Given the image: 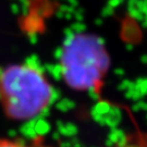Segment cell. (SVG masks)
Instances as JSON below:
<instances>
[{"instance_id": "obj_1", "label": "cell", "mask_w": 147, "mask_h": 147, "mask_svg": "<svg viewBox=\"0 0 147 147\" xmlns=\"http://www.w3.org/2000/svg\"><path fill=\"white\" fill-rule=\"evenodd\" d=\"M53 89L40 69L30 63L0 70V102L12 120H31L50 105Z\"/></svg>"}, {"instance_id": "obj_3", "label": "cell", "mask_w": 147, "mask_h": 147, "mask_svg": "<svg viewBox=\"0 0 147 147\" xmlns=\"http://www.w3.org/2000/svg\"><path fill=\"white\" fill-rule=\"evenodd\" d=\"M115 147H147V133L136 132L124 138L123 142Z\"/></svg>"}, {"instance_id": "obj_2", "label": "cell", "mask_w": 147, "mask_h": 147, "mask_svg": "<svg viewBox=\"0 0 147 147\" xmlns=\"http://www.w3.org/2000/svg\"><path fill=\"white\" fill-rule=\"evenodd\" d=\"M105 70V51L92 37H74L65 46L62 53V73L71 85L79 88L96 86Z\"/></svg>"}, {"instance_id": "obj_4", "label": "cell", "mask_w": 147, "mask_h": 147, "mask_svg": "<svg viewBox=\"0 0 147 147\" xmlns=\"http://www.w3.org/2000/svg\"><path fill=\"white\" fill-rule=\"evenodd\" d=\"M0 147H48L44 144L35 142L33 144H25L19 141H11V140H0Z\"/></svg>"}]
</instances>
